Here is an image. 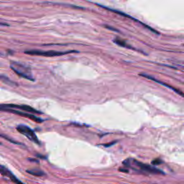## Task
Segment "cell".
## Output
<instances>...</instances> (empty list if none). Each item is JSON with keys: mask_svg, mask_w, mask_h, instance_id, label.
Wrapping results in <instances>:
<instances>
[{"mask_svg": "<svg viewBox=\"0 0 184 184\" xmlns=\"http://www.w3.org/2000/svg\"><path fill=\"white\" fill-rule=\"evenodd\" d=\"M10 68L16 74H17L20 77L30 80V81H35V79L33 77L30 68L28 67V66L20 63L19 62L11 61Z\"/></svg>", "mask_w": 184, "mask_h": 184, "instance_id": "1", "label": "cell"}, {"mask_svg": "<svg viewBox=\"0 0 184 184\" xmlns=\"http://www.w3.org/2000/svg\"><path fill=\"white\" fill-rule=\"evenodd\" d=\"M78 53V51L76 50H69V51H65V52H61V51H56V50H47V51H43V50H27L25 51V54L30 55V56H43V57H56V56H61L69 54V53Z\"/></svg>", "mask_w": 184, "mask_h": 184, "instance_id": "2", "label": "cell"}, {"mask_svg": "<svg viewBox=\"0 0 184 184\" xmlns=\"http://www.w3.org/2000/svg\"><path fill=\"white\" fill-rule=\"evenodd\" d=\"M16 129L20 134H23L24 136H25L28 139L31 140L32 142H35L37 145H40V142L39 139L37 137L35 133V132L30 127H29L26 125H19L16 127Z\"/></svg>", "mask_w": 184, "mask_h": 184, "instance_id": "3", "label": "cell"}, {"mask_svg": "<svg viewBox=\"0 0 184 184\" xmlns=\"http://www.w3.org/2000/svg\"><path fill=\"white\" fill-rule=\"evenodd\" d=\"M0 111H2V112H9V113H12L14 115H19L21 117H25V118H28L29 120L33 121L37 123H41L44 120H42L41 118L36 117L35 115H33L31 113H28L26 112H22V111H19V110H15L14 109H10V108H4V107H1L0 106Z\"/></svg>", "mask_w": 184, "mask_h": 184, "instance_id": "4", "label": "cell"}, {"mask_svg": "<svg viewBox=\"0 0 184 184\" xmlns=\"http://www.w3.org/2000/svg\"><path fill=\"white\" fill-rule=\"evenodd\" d=\"M131 163H133V165H134L135 166L139 167L141 170L145 171L147 173H153V174H164V172L158 169V168H156V167H153V166H151L150 165L142 163L141 162L137 161L136 160H131Z\"/></svg>", "mask_w": 184, "mask_h": 184, "instance_id": "5", "label": "cell"}, {"mask_svg": "<svg viewBox=\"0 0 184 184\" xmlns=\"http://www.w3.org/2000/svg\"><path fill=\"white\" fill-rule=\"evenodd\" d=\"M1 107H4V108H10V109H17L22 110L23 112H28L31 114H37V115H42L43 114L42 112H40L37 109H34L32 106H28V105H25V104H0Z\"/></svg>", "mask_w": 184, "mask_h": 184, "instance_id": "6", "label": "cell"}, {"mask_svg": "<svg viewBox=\"0 0 184 184\" xmlns=\"http://www.w3.org/2000/svg\"><path fill=\"white\" fill-rule=\"evenodd\" d=\"M139 75H141V76H143V77H145V78H148V79H150V80H152V81H155V82H156V83H158V84H160V85H163V86H164L167 87V88H168V89H171L172 91H173L174 92H176V94H178V95H180L181 96H182V97L184 98V93L183 91H181V90L178 89H176V88H175V87H173L171 86H170V85H168V84H167L166 83H164V82H162V81H158V80H157V79H155V78H154V77H152V76H150V75H147V74H144V73H140L139 74Z\"/></svg>", "mask_w": 184, "mask_h": 184, "instance_id": "7", "label": "cell"}, {"mask_svg": "<svg viewBox=\"0 0 184 184\" xmlns=\"http://www.w3.org/2000/svg\"><path fill=\"white\" fill-rule=\"evenodd\" d=\"M0 174H2L4 176L7 177L8 178L10 179L15 184H25L23 183L22 181H20L17 178H16V176H14L11 171H9L7 168H6L5 167H4L2 165H0Z\"/></svg>", "mask_w": 184, "mask_h": 184, "instance_id": "8", "label": "cell"}, {"mask_svg": "<svg viewBox=\"0 0 184 184\" xmlns=\"http://www.w3.org/2000/svg\"><path fill=\"white\" fill-rule=\"evenodd\" d=\"M26 172L28 173H30L31 175L35 176H45V173L42 171L41 170H38V169H33V170H27Z\"/></svg>", "mask_w": 184, "mask_h": 184, "instance_id": "9", "label": "cell"}, {"mask_svg": "<svg viewBox=\"0 0 184 184\" xmlns=\"http://www.w3.org/2000/svg\"><path fill=\"white\" fill-rule=\"evenodd\" d=\"M114 42H115L116 44H117V45L122 46V47H127V48H131V47H130V46H129L128 45H127V44H126V42H125L124 40L120 39V38H116V39H115Z\"/></svg>", "mask_w": 184, "mask_h": 184, "instance_id": "10", "label": "cell"}, {"mask_svg": "<svg viewBox=\"0 0 184 184\" xmlns=\"http://www.w3.org/2000/svg\"><path fill=\"white\" fill-rule=\"evenodd\" d=\"M163 163V160L160 159V158H156V159L153 160V161L151 162V164L153 165H160Z\"/></svg>", "mask_w": 184, "mask_h": 184, "instance_id": "11", "label": "cell"}, {"mask_svg": "<svg viewBox=\"0 0 184 184\" xmlns=\"http://www.w3.org/2000/svg\"><path fill=\"white\" fill-rule=\"evenodd\" d=\"M117 142V141H115V142H109V143H107V144H104V147H106V148H109V147H110V146H112V145H115V143Z\"/></svg>", "mask_w": 184, "mask_h": 184, "instance_id": "12", "label": "cell"}, {"mask_svg": "<svg viewBox=\"0 0 184 184\" xmlns=\"http://www.w3.org/2000/svg\"><path fill=\"white\" fill-rule=\"evenodd\" d=\"M0 25H4V26H6V25H7V24H3V23H0Z\"/></svg>", "mask_w": 184, "mask_h": 184, "instance_id": "13", "label": "cell"}]
</instances>
